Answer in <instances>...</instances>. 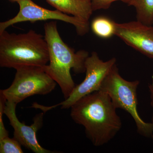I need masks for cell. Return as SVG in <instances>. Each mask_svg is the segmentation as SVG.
<instances>
[{
  "instance_id": "9a60e30c",
  "label": "cell",
  "mask_w": 153,
  "mask_h": 153,
  "mask_svg": "<svg viewBox=\"0 0 153 153\" xmlns=\"http://www.w3.org/2000/svg\"><path fill=\"white\" fill-rule=\"evenodd\" d=\"M6 102L7 100L4 96L0 93V140L9 137L8 132L5 128L3 119L4 110Z\"/></svg>"
},
{
  "instance_id": "7a4b0ae2",
  "label": "cell",
  "mask_w": 153,
  "mask_h": 153,
  "mask_svg": "<svg viewBox=\"0 0 153 153\" xmlns=\"http://www.w3.org/2000/svg\"><path fill=\"white\" fill-rule=\"evenodd\" d=\"M44 28L49 54V64L44 69L59 85L66 99L76 86L71 69L77 74L85 72V60L89 54L83 50L75 52L66 44L58 33L56 21L47 22Z\"/></svg>"
},
{
  "instance_id": "4fadbf2b",
  "label": "cell",
  "mask_w": 153,
  "mask_h": 153,
  "mask_svg": "<svg viewBox=\"0 0 153 153\" xmlns=\"http://www.w3.org/2000/svg\"><path fill=\"white\" fill-rule=\"evenodd\" d=\"M21 144L15 138L9 137L0 140V153H23Z\"/></svg>"
},
{
  "instance_id": "52a82bcc",
  "label": "cell",
  "mask_w": 153,
  "mask_h": 153,
  "mask_svg": "<svg viewBox=\"0 0 153 153\" xmlns=\"http://www.w3.org/2000/svg\"><path fill=\"white\" fill-rule=\"evenodd\" d=\"M19 11L16 16L0 23V33L17 23L22 22H34L38 21H61L71 24L75 27L79 36H84L89 30V22L70 16L56 10H51L38 5L32 0H19L17 2Z\"/></svg>"
},
{
  "instance_id": "9c48e42d",
  "label": "cell",
  "mask_w": 153,
  "mask_h": 153,
  "mask_svg": "<svg viewBox=\"0 0 153 153\" xmlns=\"http://www.w3.org/2000/svg\"><path fill=\"white\" fill-rule=\"evenodd\" d=\"M115 36L153 60V25H145L138 21L116 23Z\"/></svg>"
},
{
  "instance_id": "2e32d148",
  "label": "cell",
  "mask_w": 153,
  "mask_h": 153,
  "mask_svg": "<svg viewBox=\"0 0 153 153\" xmlns=\"http://www.w3.org/2000/svg\"><path fill=\"white\" fill-rule=\"evenodd\" d=\"M148 87H149V91L150 94L151 105L153 109V82L151 84H149ZM152 124L153 126V112L152 117ZM152 137V138L153 140V133ZM152 152L153 153V149Z\"/></svg>"
},
{
  "instance_id": "7c38bea8",
  "label": "cell",
  "mask_w": 153,
  "mask_h": 153,
  "mask_svg": "<svg viewBox=\"0 0 153 153\" xmlns=\"http://www.w3.org/2000/svg\"><path fill=\"white\" fill-rule=\"evenodd\" d=\"M128 5L135 9L137 21L145 25H152L153 0H130Z\"/></svg>"
},
{
  "instance_id": "3957f363",
  "label": "cell",
  "mask_w": 153,
  "mask_h": 153,
  "mask_svg": "<svg viewBox=\"0 0 153 153\" xmlns=\"http://www.w3.org/2000/svg\"><path fill=\"white\" fill-rule=\"evenodd\" d=\"M49 61L45 36L30 30L27 33H0V66L15 69L25 66H44Z\"/></svg>"
},
{
  "instance_id": "30bf717a",
  "label": "cell",
  "mask_w": 153,
  "mask_h": 153,
  "mask_svg": "<svg viewBox=\"0 0 153 153\" xmlns=\"http://www.w3.org/2000/svg\"><path fill=\"white\" fill-rule=\"evenodd\" d=\"M57 10L85 21L89 20L94 12L90 0H46Z\"/></svg>"
},
{
  "instance_id": "e0dca14e",
  "label": "cell",
  "mask_w": 153,
  "mask_h": 153,
  "mask_svg": "<svg viewBox=\"0 0 153 153\" xmlns=\"http://www.w3.org/2000/svg\"><path fill=\"white\" fill-rule=\"evenodd\" d=\"M11 1H16L17 2L18 1H19V0H11Z\"/></svg>"
},
{
  "instance_id": "ac0fdd59",
  "label": "cell",
  "mask_w": 153,
  "mask_h": 153,
  "mask_svg": "<svg viewBox=\"0 0 153 153\" xmlns=\"http://www.w3.org/2000/svg\"><path fill=\"white\" fill-rule=\"evenodd\" d=\"M152 80H153V76H152Z\"/></svg>"
},
{
  "instance_id": "8992f818",
  "label": "cell",
  "mask_w": 153,
  "mask_h": 153,
  "mask_svg": "<svg viewBox=\"0 0 153 153\" xmlns=\"http://www.w3.org/2000/svg\"><path fill=\"white\" fill-rule=\"evenodd\" d=\"M116 59L113 57L103 61L96 52H93L85 60V79L76 85L68 98L65 100L51 106H45L37 103H33V107L46 112L50 110L61 106L62 109H68L83 97L100 90L102 83L109 71L116 64Z\"/></svg>"
},
{
  "instance_id": "6da1fadb",
  "label": "cell",
  "mask_w": 153,
  "mask_h": 153,
  "mask_svg": "<svg viewBox=\"0 0 153 153\" xmlns=\"http://www.w3.org/2000/svg\"><path fill=\"white\" fill-rule=\"evenodd\" d=\"M70 108L71 118L84 127L87 137L95 146L106 144L122 128L117 109L104 91L99 90L83 97Z\"/></svg>"
},
{
  "instance_id": "5bb4252c",
  "label": "cell",
  "mask_w": 153,
  "mask_h": 153,
  "mask_svg": "<svg viewBox=\"0 0 153 153\" xmlns=\"http://www.w3.org/2000/svg\"><path fill=\"white\" fill-rule=\"evenodd\" d=\"M130 0H90L93 11L100 10H107L109 8L113 3L120 1L128 4Z\"/></svg>"
},
{
  "instance_id": "ba28073f",
  "label": "cell",
  "mask_w": 153,
  "mask_h": 153,
  "mask_svg": "<svg viewBox=\"0 0 153 153\" xmlns=\"http://www.w3.org/2000/svg\"><path fill=\"white\" fill-rule=\"evenodd\" d=\"M16 104L11 102H6L4 110L10 120V124L14 129V137L22 146L36 153H53V151L48 150L42 147L38 143L37 132L42 127L44 113L37 114L34 118V122L31 126H27L21 122L16 114Z\"/></svg>"
},
{
  "instance_id": "5b68a950",
  "label": "cell",
  "mask_w": 153,
  "mask_h": 153,
  "mask_svg": "<svg viewBox=\"0 0 153 153\" xmlns=\"http://www.w3.org/2000/svg\"><path fill=\"white\" fill-rule=\"evenodd\" d=\"M44 66H23L16 69L10 87L0 91L7 101L18 104L34 95H46L55 89L57 82L45 71Z\"/></svg>"
},
{
  "instance_id": "8fae6325",
  "label": "cell",
  "mask_w": 153,
  "mask_h": 153,
  "mask_svg": "<svg viewBox=\"0 0 153 153\" xmlns=\"http://www.w3.org/2000/svg\"><path fill=\"white\" fill-rule=\"evenodd\" d=\"M116 23L109 18L100 16L91 22V30L97 36L103 39H108L115 36Z\"/></svg>"
},
{
  "instance_id": "d6986e66",
  "label": "cell",
  "mask_w": 153,
  "mask_h": 153,
  "mask_svg": "<svg viewBox=\"0 0 153 153\" xmlns=\"http://www.w3.org/2000/svg\"></svg>"
},
{
  "instance_id": "277c9868",
  "label": "cell",
  "mask_w": 153,
  "mask_h": 153,
  "mask_svg": "<svg viewBox=\"0 0 153 153\" xmlns=\"http://www.w3.org/2000/svg\"><path fill=\"white\" fill-rule=\"evenodd\" d=\"M139 84L138 80L130 81L124 79L115 64L105 78L100 90L108 94L117 109H123L130 114L140 135L147 138L152 137V124L143 120L137 109L138 103L137 89Z\"/></svg>"
}]
</instances>
